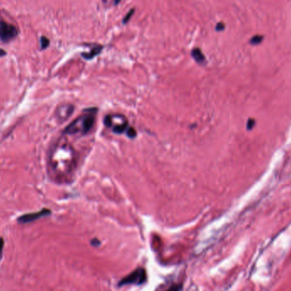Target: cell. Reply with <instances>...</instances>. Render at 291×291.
<instances>
[{"label": "cell", "mask_w": 291, "mask_h": 291, "mask_svg": "<svg viewBox=\"0 0 291 291\" xmlns=\"http://www.w3.org/2000/svg\"><path fill=\"white\" fill-rule=\"evenodd\" d=\"M95 111H87V113L79 117L65 129L64 133L67 135H86L91 130L95 124Z\"/></svg>", "instance_id": "6da1fadb"}, {"label": "cell", "mask_w": 291, "mask_h": 291, "mask_svg": "<svg viewBox=\"0 0 291 291\" xmlns=\"http://www.w3.org/2000/svg\"><path fill=\"white\" fill-rule=\"evenodd\" d=\"M147 281V272L143 268H137L133 271L131 273L123 278L122 280L119 282L118 285H129V284H136L141 285Z\"/></svg>", "instance_id": "7a4b0ae2"}, {"label": "cell", "mask_w": 291, "mask_h": 291, "mask_svg": "<svg viewBox=\"0 0 291 291\" xmlns=\"http://www.w3.org/2000/svg\"><path fill=\"white\" fill-rule=\"evenodd\" d=\"M19 31L17 27L4 21H0V39L3 42H10L17 37Z\"/></svg>", "instance_id": "3957f363"}, {"label": "cell", "mask_w": 291, "mask_h": 291, "mask_svg": "<svg viewBox=\"0 0 291 291\" xmlns=\"http://www.w3.org/2000/svg\"><path fill=\"white\" fill-rule=\"evenodd\" d=\"M51 214V211L48 209H43L42 210L35 213H30V214H25L22 215L17 219V221L20 224H27V223L35 221L40 218L49 215Z\"/></svg>", "instance_id": "277c9868"}, {"label": "cell", "mask_w": 291, "mask_h": 291, "mask_svg": "<svg viewBox=\"0 0 291 291\" xmlns=\"http://www.w3.org/2000/svg\"><path fill=\"white\" fill-rule=\"evenodd\" d=\"M74 110V106L73 105H62V106H58L55 111V116L57 119L60 120L61 122L66 121L68 117H71Z\"/></svg>", "instance_id": "5b68a950"}, {"label": "cell", "mask_w": 291, "mask_h": 291, "mask_svg": "<svg viewBox=\"0 0 291 291\" xmlns=\"http://www.w3.org/2000/svg\"><path fill=\"white\" fill-rule=\"evenodd\" d=\"M128 129V122L126 120V118L124 120H123L118 123H116L112 126V131L115 134H123V133L126 132Z\"/></svg>", "instance_id": "8992f818"}, {"label": "cell", "mask_w": 291, "mask_h": 291, "mask_svg": "<svg viewBox=\"0 0 291 291\" xmlns=\"http://www.w3.org/2000/svg\"><path fill=\"white\" fill-rule=\"evenodd\" d=\"M192 56L193 57V59L196 61L197 63L202 64L203 62H205V56L203 55V54L202 53V51L199 49H193L192 50Z\"/></svg>", "instance_id": "52a82bcc"}, {"label": "cell", "mask_w": 291, "mask_h": 291, "mask_svg": "<svg viewBox=\"0 0 291 291\" xmlns=\"http://www.w3.org/2000/svg\"><path fill=\"white\" fill-rule=\"evenodd\" d=\"M101 49H102V46H95V48H93L90 52L88 53H83L82 54V56L84 57L86 60H90V59H93L95 57V55H99L101 53Z\"/></svg>", "instance_id": "ba28073f"}, {"label": "cell", "mask_w": 291, "mask_h": 291, "mask_svg": "<svg viewBox=\"0 0 291 291\" xmlns=\"http://www.w3.org/2000/svg\"><path fill=\"white\" fill-rule=\"evenodd\" d=\"M40 45H41V49H47L49 45V39L47 37L42 36L40 37Z\"/></svg>", "instance_id": "9c48e42d"}, {"label": "cell", "mask_w": 291, "mask_h": 291, "mask_svg": "<svg viewBox=\"0 0 291 291\" xmlns=\"http://www.w3.org/2000/svg\"><path fill=\"white\" fill-rule=\"evenodd\" d=\"M126 134H127V136L129 138H135L136 136V130L134 129L133 127H129L128 128L127 130H126Z\"/></svg>", "instance_id": "30bf717a"}, {"label": "cell", "mask_w": 291, "mask_h": 291, "mask_svg": "<svg viewBox=\"0 0 291 291\" xmlns=\"http://www.w3.org/2000/svg\"><path fill=\"white\" fill-rule=\"evenodd\" d=\"M263 40V37L260 36V35H255L254 37L250 39V43L252 44H259L260 43H261V41Z\"/></svg>", "instance_id": "8fae6325"}, {"label": "cell", "mask_w": 291, "mask_h": 291, "mask_svg": "<svg viewBox=\"0 0 291 291\" xmlns=\"http://www.w3.org/2000/svg\"><path fill=\"white\" fill-rule=\"evenodd\" d=\"M134 12H135V10H129V12L127 15L125 16V17L123 18V23H127L128 21L130 20V18L132 17L133 15H134Z\"/></svg>", "instance_id": "7c38bea8"}, {"label": "cell", "mask_w": 291, "mask_h": 291, "mask_svg": "<svg viewBox=\"0 0 291 291\" xmlns=\"http://www.w3.org/2000/svg\"><path fill=\"white\" fill-rule=\"evenodd\" d=\"M254 124H255V121H254V119H253V118H249V120H248V123H247V128H248V129H252L254 128Z\"/></svg>", "instance_id": "4fadbf2b"}, {"label": "cell", "mask_w": 291, "mask_h": 291, "mask_svg": "<svg viewBox=\"0 0 291 291\" xmlns=\"http://www.w3.org/2000/svg\"><path fill=\"white\" fill-rule=\"evenodd\" d=\"M181 289V284H174L173 286H171L168 290L166 291H180Z\"/></svg>", "instance_id": "5bb4252c"}, {"label": "cell", "mask_w": 291, "mask_h": 291, "mask_svg": "<svg viewBox=\"0 0 291 291\" xmlns=\"http://www.w3.org/2000/svg\"><path fill=\"white\" fill-rule=\"evenodd\" d=\"M4 239L2 238H0V260L2 258V254H3V249H4Z\"/></svg>", "instance_id": "9a60e30c"}, {"label": "cell", "mask_w": 291, "mask_h": 291, "mask_svg": "<svg viewBox=\"0 0 291 291\" xmlns=\"http://www.w3.org/2000/svg\"><path fill=\"white\" fill-rule=\"evenodd\" d=\"M224 28H225V25L223 24L222 22H220V23H218L216 25L217 31H222Z\"/></svg>", "instance_id": "2e32d148"}, {"label": "cell", "mask_w": 291, "mask_h": 291, "mask_svg": "<svg viewBox=\"0 0 291 291\" xmlns=\"http://www.w3.org/2000/svg\"><path fill=\"white\" fill-rule=\"evenodd\" d=\"M91 244H92V245H94V246H98V245H100V241H99L98 239H96V238H94V239L91 241Z\"/></svg>", "instance_id": "e0dca14e"}, {"label": "cell", "mask_w": 291, "mask_h": 291, "mask_svg": "<svg viewBox=\"0 0 291 291\" xmlns=\"http://www.w3.org/2000/svg\"><path fill=\"white\" fill-rule=\"evenodd\" d=\"M7 53H6L5 50H4L3 49H0V57H3V56H5Z\"/></svg>", "instance_id": "ac0fdd59"}, {"label": "cell", "mask_w": 291, "mask_h": 291, "mask_svg": "<svg viewBox=\"0 0 291 291\" xmlns=\"http://www.w3.org/2000/svg\"><path fill=\"white\" fill-rule=\"evenodd\" d=\"M120 1H121V0H115V4H119V3H120Z\"/></svg>", "instance_id": "d6986e66"}]
</instances>
